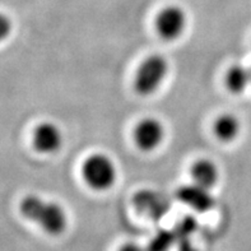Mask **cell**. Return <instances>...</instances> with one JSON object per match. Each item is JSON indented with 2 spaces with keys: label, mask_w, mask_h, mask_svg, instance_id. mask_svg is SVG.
Masks as SVG:
<instances>
[{
  "label": "cell",
  "mask_w": 251,
  "mask_h": 251,
  "mask_svg": "<svg viewBox=\"0 0 251 251\" xmlns=\"http://www.w3.org/2000/svg\"><path fill=\"white\" fill-rule=\"evenodd\" d=\"M33 146L40 153H55L63 146V133L52 123H42L33 131Z\"/></svg>",
  "instance_id": "8992f818"
},
{
  "label": "cell",
  "mask_w": 251,
  "mask_h": 251,
  "mask_svg": "<svg viewBox=\"0 0 251 251\" xmlns=\"http://www.w3.org/2000/svg\"><path fill=\"white\" fill-rule=\"evenodd\" d=\"M19 209L22 216L38 225L49 235H61L68 226L67 213L59 204L46 201L35 195L25 197L21 201Z\"/></svg>",
  "instance_id": "6da1fadb"
},
{
  "label": "cell",
  "mask_w": 251,
  "mask_h": 251,
  "mask_svg": "<svg viewBox=\"0 0 251 251\" xmlns=\"http://www.w3.org/2000/svg\"><path fill=\"white\" fill-rule=\"evenodd\" d=\"M175 242V233L170 231H161L150 242L147 251H169Z\"/></svg>",
  "instance_id": "7c38bea8"
},
{
  "label": "cell",
  "mask_w": 251,
  "mask_h": 251,
  "mask_svg": "<svg viewBox=\"0 0 251 251\" xmlns=\"http://www.w3.org/2000/svg\"><path fill=\"white\" fill-rule=\"evenodd\" d=\"M165 138V126L159 120L147 118L134 129V142L144 152H152L161 146Z\"/></svg>",
  "instance_id": "5b68a950"
},
{
  "label": "cell",
  "mask_w": 251,
  "mask_h": 251,
  "mask_svg": "<svg viewBox=\"0 0 251 251\" xmlns=\"http://www.w3.org/2000/svg\"><path fill=\"white\" fill-rule=\"evenodd\" d=\"M214 134L222 142H232L241 130V123L235 115L223 114L217 119L213 126Z\"/></svg>",
  "instance_id": "8fae6325"
},
{
  "label": "cell",
  "mask_w": 251,
  "mask_h": 251,
  "mask_svg": "<svg viewBox=\"0 0 251 251\" xmlns=\"http://www.w3.org/2000/svg\"><path fill=\"white\" fill-rule=\"evenodd\" d=\"M82 175L89 188L105 191L115 184L118 171L110 157L103 153H95L83 162Z\"/></svg>",
  "instance_id": "7a4b0ae2"
},
{
  "label": "cell",
  "mask_w": 251,
  "mask_h": 251,
  "mask_svg": "<svg viewBox=\"0 0 251 251\" xmlns=\"http://www.w3.org/2000/svg\"><path fill=\"white\" fill-rule=\"evenodd\" d=\"M228 91L232 93H242L251 84V69L245 65L236 64L227 70L225 78Z\"/></svg>",
  "instance_id": "30bf717a"
},
{
  "label": "cell",
  "mask_w": 251,
  "mask_h": 251,
  "mask_svg": "<svg viewBox=\"0 0 251 251\" xmlns=\"http://www.w3.org/2000/svg\"><path fill=\"white\" fill-rule=\"evenodd\" d=\"M12 29V23L5 16L0 14V41H3L4 38L10 33Z\"/></svg>",
  "instance_id": "4fadbf2b"
},
{
  "label": "cell",
  "mask_w": 251,
  "mask_h": 251,
  "mask_svg": "<svg viewBox=\"0 0 251 251\" xmlns=\"http://www.w3.org/2000/svg\"><path fill=\"white\" fill-rule=\"evenodd\" d=\"M176 195L181 203L186 204L191 209L197 210L199 213H205L214 205V199L210 195L209 190L197 184L185 185L178 189Z\"/></svg>",
  "instance_id": "52a82bcc"
},
{
  "label": "cell",
  "mask_w": 251,
  "mask_h": 251,
  "mask_svg": "<svg viewBox=\"0 0 251 251\" xmlns=\"http://www.w3.org/2000/svg\"><path fill=\"white\" fill-rule=\"evenodd\" d=\"M169 74V63L161 55H152L140 64L134 78V88L140 96L158 91Z\"/></svg>",
  "instance_id": "3957f363"
},
{
  "label": "cell",
  "mask_w": 251,
  "mask_h": 251,
  "mask_svg": "<svg viewBox=\"0 0 251 251\" xmlns=\"http://www.w3.org/2000/svg\"><path fill=\"white\" fill-rule=\"evenodd\" d=\"M119 251H146V250H144L142 246L134 244V242H127V244L121 246V248L119 249Z\"/></svg>",
  "instance_id": "5bb4252c"
},
{
  "label": "cell",
  "mask_w": 251,
  "mask_h": 251,
  "mask_svg": "<svg viewBox=\"0 0 251 251\" xmlns=\"http://www.w3.org/2000/svg\"><path fill=\"white\" fill-rule=\"evenodd\" d=\"M191 176H193L194 184L210 190L218 181L220 171L217 169L216 163L209 159H199L191 169Z\"/></svg>",
  "instance_id": "9c48e42d"
},
{
  "label": "cell",
  "mask_w": 251,
  "mask_h": 251,
  "mask_svg": "<svg viewBox=\"0 0 251 251\" xmlns=\"http://www.w3.org/2000/svg\"><path fill=\"white\" fill-rule=\"evenodd\" d=\"M186 22V14L180 6H167L157 16L156 29L163 40L174 41L184 33Z\"/></svg>",
  "instance_id": "277c9868"
},
{
  "label": "cell",
  "mask_w": 251,
  "mask_h": 251,
  "mask_svg": "<svg viewBox=\"0 0 251 251\" xmlns=\"http://www.w3.org/2000/svg\"><path fill=\"white\" fill-rule=\"evenodd\" d=\"M134 201L140 210H143L154 218H161L169 209V204L165 198L151 190L138 193Z\"/></svg>",
  "instance_id": "ba28073f"
}]
</instances>
